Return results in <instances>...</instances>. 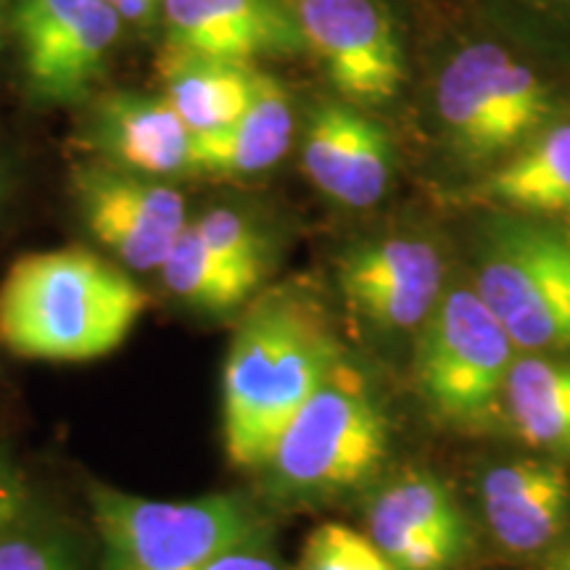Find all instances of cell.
I'll return each instance as SVG.
<instances>
[{
	"label": "cell",
	"mask_w": 570,
	"mask_h": 570,
	"mask_svg": "<svg viewBox=\"0 0 570 570\" xmlns=\"http://www.w3.org/2000/svg\"><path fill=\"white\" fill-rule=\"evenodd\" d=\"M161 21L169 46L248 67L306 48L294 11L277 0H164Z\"/></svg>",
	"instance_id": "obj_11"
},
{
	"label": "cell",
	"mask_w": 570,
	"mask_h": 570,
	"mask_svg": "<svg viewBox=\"0 0 570 570\" xmlns=\"http://www.w3.org/2000/svg\"><path fill=\"white\" fill-rule=\"evenodd\" d=\"M90 510L104 570H206L256 533L252 508L235 494L146 499L92 487Z\"/></svg>",
	"instance_id": "obj_4"
},
{
	"label": "cell",
	"mask_w": 570,
	"mask_h": 570,
	"mask_svg": "<svg viewBox=\"0 0 570 570\" xmlns=\"http://www.w3.org/2000/svg\"><path fill=\"white\" fill-rule=\"evenodd\" d=\"M475 294L518 348H570V240L544 225L489 227Z\"/></svg>",
	"instance_id": "obj_6"
},
{
	"label": "cell",
	"mask_w": 570,
	"mask_h": 570,
	"mask_svg": "<svg viewBox=\"0 0 570 570\" xmlns=\"http://www.w3.org/2000/svg\"><path fill=\"white\" fill-rule=\"evenodd\" d=\"M294 135L288 92L275 77L262 75L246 111L225 130L194 138V175L248 177L267 173L283 159Z\"/></svg>",
	"instance_id": "obj_15"
},
{
	"label": "cell",
	"mask_w": 570,
	"mask_h": 570,
	"mask_svg": "<svg viewBox=\"0 0 570 570\" xmlns=\"http://www.w3.org/2000/svg\"><path fill=\"white\" fill-rule=\"evenodd\" d=\"M161 283L180 302L209 312H227L244 304L254 288L244 277L235 275L209 252V246L198 238L194 225L177 235L167 259L159 267Z\"/></svg>",
	"instance_id": "obj_21"
},
{
	"label": "cell",
	"mask_w": 570,
	"mask_h": 570,
	"mask_svg": "<svg viewBox=\"0 0 570 570\" xmlns=\"http://www.w3.org/2000/svg\"><path fill=\"white\" fill-rule=\"evenodd\" d=\"M570 508V481L560 465L512 494L483 502L491 533L510 552H537L558 537Z\"/></svg>",
	"instance_id": "obj_19"
},
{
	"label": "cell",
	"mask_w": 570,
	"mask_h": 570,
	"mask_svg": "<svg viewBox=\"0 0 570 570\" xmlns=\"http://www.w3.org/2000/svg\"><path fill=\"white\" fill-rule=\"evenodd\" d=\"M104 3L122 19V24L151 30L156 21L161 19L164 0H104Z\"/></svg>",
	"instance_id": "obj_26"
},
{
	"label": "cell",
	"mask_w": 570,
	"mask_h": 570,
	"mask_svg": "<svg viewBox=\"0 0 570 570\" xmlns=\"http://www.w3.org/2000/svg\"><path fill=\"white\" fill-rule=\"evenodd\" d=\"M389 446L381 404L365 377L341 360L285 428L267 470L285 494L333 497L373 479Z\"/></svg>",
	"instance_id": "obj_3"
},
{
	"label": "cell",
	"mask_w": 570,
	"mask_h": 570,
	"mask_svg": "<svg viewBox=\"0 0 570 570\" xmlns=\"http://www.w3.org/2000/svg\"><path fill=\"white\" fill-rule=\"evenodd\" d=\"M27 504V489L24 481L19 479L17 470L11 468V462L0 458V537L9 525L17 523L24 512Z\"/></svg>",
	"instance_id": "obj_25"
},
{
	"label": "cell",
	"mask_w": 570,
	"mask_h": 570,
	"mask_svg": "<svg viewBox=\"0 0 570 570\" xmlns=\"http://www.w3.org/2000/svg\"><path fill=\"white\" fill-rule=\"evenodd\" d=\"M194 230L225 267L244 277L254 291L259 288L267 273V244L244 214L230 206H217L196 219Z\"/></svg>",
	"instance_id": "obj_22"
},
{
	"label": "cell",
	"mask_w": 570,
	"mask_h": 570,
	"mask_svg": "<svg viewBox=\"0 0 570 570\" xmlns=\"http://www.w3.org/2000/svg\"><path fill=\"white\" fill-rule=\"evenodd\" d=\"M88 135L111 167L167 183L194 175V135L164 96L117 90L98 98Z\"/></svg>",
	"instance_id": "obj_12"
},
{
	"label": "cell",
	"mask_w": 570,
	"mask_h": 570,
	"mask_svg": "<svg viewBox=\"0 0 570 570\" xmlns=\"http://www.w3.org/2000/svg\"><path fill=\"white\" fill-rule=\"evenodd\" d=\"M439 252L417 238H386L354 246L338 265L346 302L381 331H404L431 317L441 298Z\"/></svg>",
	"instance_id": "obj_10"
},
{
	"label": "cell",
	"mask_w": 570,
	"mask_h": 570,
	"mask_svg": "<svg viewBox=\"0 0 570 570\" xmlns=\"http://www.w3.org/2000/svg\"><path fill=\"white\" fill-rule=\"evenodd\" d=\"M0 570H77V566L59 541L0 537Z\"/></svg>",
	"instance_id": "obj_24"
},
{
	"label": "cell",
	"mask_w": 570,
	"mask_h": 570,
	"mask_svg": "<svg viewBox=\"0 0 570 570\" xmlns=\"http://www.w3.org/2000/svg\"><path fill=\"white\" fill-rule=\"evenodd\" d=\"M146 304L122 267L88 248L35 252L0 281V344L24 360H101L125 344Z\"/></svg>",
	"instance_id": "obj_2"
},
{
	"label": "cell",
	"mask_w": 570,
	"mask_h": 570,
	"mask_svg": "<svg viewBox=\"0 0 570 570\" xmlns=\"http://www.w3.org/2000/svg\"><path fill=\"white\" fill-rule=\"evenodd\" d=\"M423 325L415 381L425 407L454 431H491L502 417L515 362V344L508 331L470 288L439 298Z\"/></svg>",
	"instance_id": "obj_5"
},
{
	"label": "cell",
	"mask_w": 570,
	"mask_h": 570,
	"mask_svg": "<svg viewBox=\"0 0 570 570\" xmlns=\"http://www.w3.org/2000/svg\"><path fill=\"white\" fill-rule=\"evenodd\" d=\"M206 570H283L269 554L254 550V544L235 547V550L225 552L223 558H217Z\"/></svg>",
	"instance_id": "obj_27"
},
{
	"label": "cell",
	"mask_w": 570,
	"mask_h": 570,
	"mask_svg": "<svg viewBox=\"0 0 570 570\" xmlns=\"http://www.w3.org/2000/svg\"><path fill=\"white\" fill-rule=\"evenodd\" d=\"M508 53L491 42L460 51L441 71L436 106L441 119L462 148L475 156L499 154L497 82Z\"/></svg>",
	"instance_id": "obj_16"
},
{
	"label": "cell",
	"mask_w": 570,
	"mask_h": 570,
	"mask_svg": "<svg viewBox=\"0 0 570 570\" xmlns=\"http://www.w3.org/2000/svg\"><path fill=\"white\" fill-rule=\"evenodd\" d=\"M412 531L465 547V520L458 499L431 473H407L370 504V533Z\"/></svg>",
	"instance_id": "obj_20"
},
{
	"label": "cell",
	"mask_w": 570,
	"mask_h": 570,
	"mask_svg": "<svg viewBox=\"0 0 570 570\" xmlns=\"http://www.w3.org/2000/svg\"><path fill=\"white\" fill-rule=\"evenodd\" d=\"M75 198L98 244L135 273H151L188 223L185 198L167 180H154L111 164H85L75 173Z\"/></svg>",
	"instance_id": "obj_8"
},
{
	"label": "cell",
	"mask_w": 570,
	"mask_h": 570,
	"mask_svg": "<svg viewBox=\"0 0 570 570\" xmlns=\"http://www.w3.org/2000/svg\"><path fill=\"white\" fill-rule=\"evenodd\" d=\"M161 96L194 138H206L233 125L252 104L259 71L248 63L212 59L177 46H164L156 61Z\"/></svg>",
	"instance_id": "obj_14"
},
{
	"label": "cell",
	"mask_w": 570,
	"mask_h": 570,
	"mask_svg": "<svg viewBox=\"0 0 570 570\" xmlns=\"http://www.w3.org/2000/svg\"><path fill=\"white\" fill-rule=\"evenodd\" d=\"M504 402L529 444L570 458V362L544 356L512 362Z\"/></svg>",
	"instance_id": "obj_17"
},
{
	"label": "cell",
	"mask_w": 570,
	"mask_h": 570,
	"mask_svg": "<svg viewBox=\"0 0 570 570\" xmlns=\"http://www.w3.org/2000/svg\"><path fill=\"white\" fill-rule=\"evenodd\" d=\"M6 17H9V0H0V32H3Z\"/></svg>",
	"instance_id": "obj_28"
},
{
	"label": "cell",
	"mask_w": 570,
	"mask_h": 570,
	"mask_svg": "<svg viewBox=\"0 0 570 570\" xmlns=\"http://www.w3.org/2000/svg\"><path fill=\"white\" fill-rule=\"evenodd\" d=\"M554 570H570V552L562 554V558L558 560V566H554Z\"/></svg>",
	"instance_id": "obj_29"
},
{
	"label": "cell",
	"mask_w": 570,
	"mask_h": 570,
	"mask_svg": "<svg viewBox=\"0 0 570 570\" xmlns=\"http://www.w3.org/2000/svg\"><path fill=\"white\" fill-rule=\"evenodd\" d=\"M298 570H396L365 533L346 523H323L304 541Z\"/></svg>",
	"instance_id": "obj_23"
},
{
	"label": "cell",
	"mask_w": 570,
	"mask_h": 570,
	"mask_svg": "<svg viewBox=\"0 0 570 570\" xmlns=\"http://www.w3.org/2000/svg\"><path fill=\"white\" fill-rule=\"evenodd\" d=\"M302 161L320 194L352 209H365L386 196L391 142L381 125L348 106L325 104L312 111Z\"/></svg>",
	"instance_id": "obj_13"
},
{
	"label": "cell",
	"mask_w": 570,
	"mask_h": 570,
	"mask_svg": "<svg viewBox=\"0 0 570 570\" xmlns=\"http://www.w3.org/2000/svg\"><path fill=\"white\" fill-rule=\"evenodd\" d=\"M13 30L32 96L75 104L104 75L122 19L104 0H19Z\"/></svg>",
	"instance_id": "obj_7"
},
{
	"label": "cell",
	"mask_w": 570,
	"mask_h": 570,
	"mask_svg": "<svg viewBox=\"0 0 570 570\" xmlns=\"http://www.w3.org/2000/svg\"><path fill=\"white\" fill-rule=\"evenodd\" d=\"M344 360L325 306L281 285L256 298L223 370V441L235 468H267L304 402Z\"/></svg>",
	"instance_id": "obj_1"
},
{
	"label": "cell",
	"mask_w": 570,
	"mask_h": 570,
	"mask_svg": "<svg viewBox=\"0 0 570 570\" xmlns=\"http://www.w3.org/2000/svg\"><path fill=\"white\" fill-rule=\"evenodd\" d=\"M489 196L533 214L570 212V125L531 142L489 180Z\"/></svg>",
	"instance_id": "obj_18"
},
{
	"label": "cell",
	"mask_w": 570,
	"mask_h": 570,
	"mask_svg": "<svg viewBox=\"0 0 570 570\" xmlns=\"http://www.w3.org/2000/svg\"><path fill=\"white\" fill-rule=\"evenodd\" d=\"M294 17L346 98L383 104L404 82V59L386 11L375 0H296Z\"/></svg>",
	"instance_id": "obj_9"
}]
</instances>
